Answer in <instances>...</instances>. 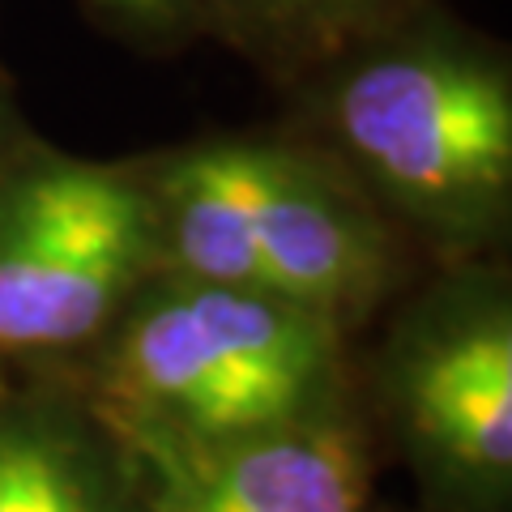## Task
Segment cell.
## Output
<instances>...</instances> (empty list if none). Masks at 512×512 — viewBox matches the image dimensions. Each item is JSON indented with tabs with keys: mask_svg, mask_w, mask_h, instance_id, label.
I'll list each match as a JSON object with an SVG mask.
<instances>
[{
	"mask_svg": "<svg viewBox=\"0 0 512 512\" xmlns=\"http://www.w3.org/2000/svg\"><path fill=\"white\" fill-rule=\"evenodd\" d=\"M278 94L274 124L325 154L423 265L512 248V56L427 0Z\"/></svg>",
	"mask_w": 512,
	"mask_h": 512,
	"instance_id": "cell-1",
	"label": "cell"
},
{
	"mask_svg": "<svg viewBox=\"0 0 512 512\" xmlns=\"http://www.w3.org/2000/svg\"><path fill=\"white\" fill-rule=\"evenodd\" d=\"M137 158L158 274L291 303L363 338L427 269L325 154L274 120Z\"/></svg>",
	"mask_w": 512,
	"mask_h": 512,
	"instance_id": "cell-2",
	"label": "cell"
},
{
	"mask_svg": "<svg viewBox=\"0 0 512 512\" xmlns=\"http://www.w3.org/2000/svg\"><path fill=\"white\" fill-rule=\"evenodd\" d=\"M69 380L111 423L239 440L359 397V333L265 295L158 274Z\"/></svg>",
	"mask_w": 512,
	"mask_h": 512,
	"instance_id": "cell-3",
	"label": "cell"
},
{
	"mask_svg": "<svg viewBox=\"0 0 512 512\" xmlns=\"http://www.w3.org/2000/svg\"><path fill=\"white\" fill-rule=\"evenodd\" d=\"M154 278L141 158L30 128L0 163V376H73Z\"/></svg>",
	"mask_w": 512,
	"mask_h": 512,
	"instance_id": "cell-4",
	"label": "cell"
},
{
	"mask_svg": "<svg viewBox=\"0 0 512 512\" xmlns=\"http://www.w3.org/2000/svg\"><path fill=\"white\" fill-rule=\"evenodd\" d=\"M367 329V384L414 474L453 512L512 487V261L427 265Z\"/></svg>",
	"mask_w": 512,
	"mask_h": 512,
	"instance_id": "cell-5",
	"label": "cell"
},
{
	"mask_svg": "<svg viewBox=\"0 0 512 512\" xmlns=\"http://www.w3.org/2000/svg\"><path fill=\"white\" fill-rule=\"evenodd\" d=\"M150 512H372V436L359 397L239 440L111 423Z\"/></svg>",
	"mask_w": 512,
	"mask_h": 512,
	"instance_id": "cell-6",
	"label": "cell"
},
{
	"mask_svg": "<svg viewBox=\"0 0 512 512\" xmlns=\"http://www.w3.org/2000/svg\"><path fill=\"white\" fill-rule=\"evenodd\" d=\"M0 512H150L128 448L69 376H0Z\"/></svg>",
	"mask_w": 512,
	"mask_h": 512,
	"instance_id": "cell-7",
	"label": "cell"
},
{
	"mask_svg": "<svg viewBox=\"0 0 512 512\" xmlns=\"http://www.w3.org/2000/svg\"><path fill=\"white\" fill-rule=\"evenodd\" d=\"M427 0H210V43L274 90Z\"/></svg>",
	"mask_w": 512,
	"mask_h": 512,
	"instance_id": "cell-8",
	"label": "cell"
},
{
	"mask_svg": "<svg viewBox=\"0 0 512 512\" xmlns=\"http://www.w3.org/2000/svg\"><path fill=\"white\" fill-rule=\"evenodd\" d=\"M77 9L141 56H180L210 43V0H77Z\"/></svg>",
	"mask_w": 512,
	"mask_h": 512,
	"instance_id": "cell-9",
	"label": "cell"
},
{
	"mask_svg": "<svg viewBox=\"0 0 512 512\" xmlns=\"http://www.w3.org/2000/svg\"><path fill=\"white\" fill-rule=\"evenodd\" d=\"M26 133H30V120L18 103V86H13L5 60H0V163H5V154L18 146Z\"/></svg>",
	"mask_w": 512,
	"mask_h": 512,
	"instance_id": "cell-10",
	"label": "cell"
}]
</instances>
